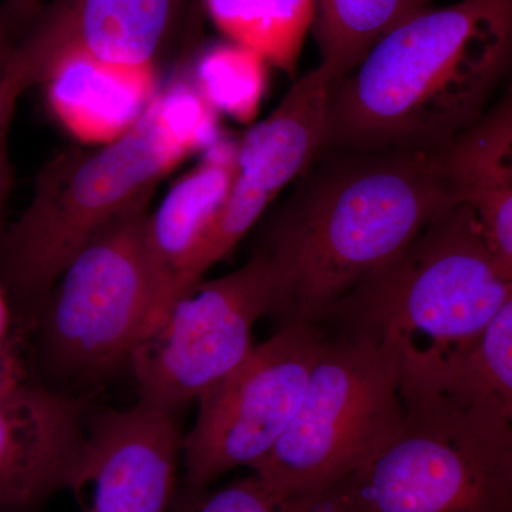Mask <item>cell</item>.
<instances>
[{"label":"cell","mask_w":512,"mask_h":512,"mask_svg":"<svg viewBox=\"0 0 512 512\" xmlns=\"http://www.w3.org/2000/svg\"><path fill=\"white\" fill-rule=\"evenodd\" d=\"M265 229L279 328L318 325L461 201L444 151L322 148Z\"/></svg>","instance_id":"obj_1"},{"label":"cell","mask_w":512,"mask_h":512,"mask_svg":"<svg viewBox=\"0 0 512 512\" xmlns=\"http://www.w3.org/2000/svg\"><path fill=\"white\" fill-rule=\"evenodd\" d=\"M512 67V0L423 9L330 89L323 148L444 151L476 126Z\"/></svg>","instance_id":"obj_2"},{"label":"cell","mask_w":512,"mask_h":512,"mask_svg":"<svg viewBox=\"0 0 512 512\" xmlns=\"http://www.w3.org/2000/svg\"><path fill=\"white\" fill-rule=\"evenodd\" d=\"M218 113L194 83L161 90L116 140L57 154L37 175L28 207L0 237V288L40 306L84 245L140 202L185 158L220 140Z\"/></svg>","instance_id":"obj_3"},{"label":"cell","mask_w":512,"mask_h":512,"mask_svg":"<svg viewBox=\"0 0 512 512\" xmlns=\"http://www.w3.org/2000/svg\"><path fill=\"white\" fill-rule=\"evenodd\" d=\"M476 214L461 200L363 279L318 323L397 359L402 390L446 382L510 298Z\"/></svg>","instance_id":"obj_4"},{"label":"cell","mask_w":512,"mask_h":512,"mask_svg":"<svg viewBox=\"0 0 512 512\" xmlns=\"http://www.w3.org/2000/svg\"><path fill=\"white\" fill-rule=\"evenodd\" d=\"M404 420L359 470L330 485L338 512H512V426L458 383L406 390Z\"/></svg>","instance_id":"obj_5"},{"label":"cell","mask_w":512,"mask_h":512,"mask_svg":"<svg viewBox=\"0 0 512 512\" xmlns=\"http://www.w3.org/2000/svg\"><path fill=\"white\" fill-rule=\"evenodd\" d=\"M150 200L99 232L64 268L39 306L40 383L90 386L113 375L156 318V293L144 249Z\"/></svg>","instance_id":"obj_6"},{"label":"cell","mask_w":512,"mask_h":512,"mask_svg":"<svg viewBox=\"0 0 512 512\" xmlns=\"http://www.w3.org/2000/svg\"><path fill=\"white\" fill-rule=\"evenodd\" d=\"M323 333L298 412L268 456L251 467L284 493L322 490L349 477L396 436L404 420L393 353L369 339Z\"/></svg>","instance_id":"obj_7"},{"label":"cell","mask_w":512,"mask_h":512,"mask_svg":"<svg viewBox=\"0 0 512 512\" xmlns=\"http://www.w3.org/2000/svg\"><path fill=\"white\" fill-rule=\"evenodd\" d=\"M323 338L318 325L279 328L202 394L184 436L183 484L175 500L198 497L222 474L268 456L298 412Z\"/></svg>","instance_id":"obj_8"},{"label":"cell","mask_w":512,"mask_h":512,"mask_svg":"<svg viewBox=\"0 0 512 512\" xmlns=\"http://www.w3.org/2000/svg\"><path fill=\"white\" fill-rule=\"evenodd\" d=\"M272 276L256 254L229 274L198 282L153 323L130 360L140 402L177 413L252 352L256 323L271 315Z\"/></svg>","instance_id":"obj_9"},{"label":"cell","mask_w":512,"mask_h":512,"mask_svg":"<svg viewBox=\"0 0 512 512\" xmlns=\"http://www.w3.org/2000/svg\"><path fill=\"white\" fill-rule=\"evenodd\" d=\"M330 79L316 66L299 77L276 109L237 143L227 202L198 259L202 275L231 254L325 144Z\"/></svg>","instance_id":"obj_10"},{"label":"cell","mask_w":512,"mask_h":512,"mask_svg":"<svg viewBox=\"0 0 512 512\" xmlns=\"http://www.w3.org/2000/svg\"><path fill=\"white\" fill-rule=\"evenodd\" d=\"M178 0H57L0 73V94L15 110L22 94L46 82L57 60L82 52L124 66L154 64Z\"/></svg>","instance_id":"obj_11"},{"label":"cell","mask_w":512,"mask_h":512,"mask_svg":"<svg viewBox=\"0 0 512 512\" xmlns=\"http://www.w3.org/2000/svg\"><path fill=\"white\" fill-rule=\"evenodd\" d=\"M83 397L28 376L0 390V512H25L72 485L86 448Z\"/></svg>","instance_id":"obj_12"},{"label":"cell","mask_w":512,"mask_h":512,"mask_svg":"<svg viewBox=\"0 0 512 512\" xmlns=\"http://www.w3.org/2000/svg\"><path fill=\"white\" fill-rule=\"evenodd\" d=\"M202 153L200 163L173 185L144 224V249L156 293L154 322L201 281L198 259L234 180L237 143L221 137Z\"/></svg>","instance_id":"obj_13"},{"label":"cell","mask_w":512,"mask_h":512,"mask_svg":"<svg viewBox=\"0 0 512 512\" xmlns=\"http://www.w3.org/2000/svg\"><path fill=\"white\" fill-rule=\"evenodd\" d=\"M43 84L56 119L87 144L123 136L161 92L154 64L124 66L82 52L57 60Z\"/></svg>","instance_id":"obj_14"},{"label":"cell","mask_w":512,"mask_h":512,"mask_svg":"<svg viewBox=\"0 0 512 512\" xmlns=\"http://www.w3.org/2000/svg\"><path fill=\"white\" fill-rule=\"evenodd\" d=\"M431 0H316L315 35L319 67L330 84L342 82L390 30Z\"/></svg>","instance_id":"obj_15"},{"label":"cell","mask_w":512,"mask_h":512,"mask_svg":"<svg viewBox=\"0 0 512 512\" xmlns=\"http://www.w3.org/2000/svg\"><path fill=\"white\" fill-rule=\"evenodd\" d=\"M205 6L229 42L295 74L306 35L315 25L316 0H205Z\"/></svg>","instance_id":"obj_16"},{"label":"cell","mask_w":512,"mask_h":512,"mask_svg":"<svg viewBox=\"0 0 512 512\" xmlns=\"http://www.w3.org/2000/svg\"><path fill=\"white\" fill-rule=\"evenodd\" d=\"M268 66L255 50L227 40L205 50L195 67L194 86L217 113L252 123L264 99Z\"/></svg>","instance_id":"obj_17"},{"label":"cell","mask_w":512,"mask_h":512,"mask_svg":"<svg viewBox=\"0 0 512 512\" xmlns=\"http://www.w3.org/2000/svg\"><path fill=\"white\" fill-rule=\"evenodd\" d=\"M446 383L483 394L512 426V293Z\"/></svg>","instance_id":"obj_18"},{"label":"cell","mask_w":512,"mask_h":512,"mask_svg":"<svg viewBox=\"0 0 512 512\" xmlns=\"http://www.w3.org/2000/svg\"><path fill=\"white\" fill-rule=\"evenodd\" d=\"M168 512H336L328 487L284 493L251 474L191 500H175Z\"/></svg>","instance_id":"obj_19"},{"label":"cell","mask_w":512,"mask_h":512,"mask_svg":"<svg viewBox=\"0 0 512 512\" xmlns=\"http://www.w3.org/2000/svg\"><path fill=\"white\" fill-rule=\"evenodd\" d=\"M454 175L512 177V87L476 126L444 150Z\"/></svg>","instance_id":"obj_20"},{"label":"cell","mask_w":512,"mask_h":512,"mask_svg":"<svg viewBox=\"0 0 512 512\" xmlns=\"http://www.w3.org/2000/svg\"><path fill=\"white\" fill-rule=\"evenodd\" d=\"M461 200L476 214L488 247L503 274L512 279V177L454 175Z\"/></svg>","instance_id":"obj_21"},{"label":"cell","mask_w":512,"mask_h":512,"mask_svg":"<svg viewBox=\"0 0 512 512\" xmlns=\"http://www.w3.org/2000/svg\"><path fill=\"white\" fill-rule=\"evenodd\" d=\"M13 110L6 106L5 101L0 94V237H2L3 229V208H5L6 197H8L10 187V170L8 156H6V133L10 119H12Z\"/></svg>","instance_id":"obj_22"},{"label":"cell","mask_w":512,"mask_h":512,"mask_svg":"<svg viewBox=\"0 0 512 512\" xmlns=\"http://www.w3.org/2000/svg\"><path fill=\"white\" fill-rule=\"evenodd\" d=\"M26 377L25 367L13 348L12 340L0 342V390Z\"/></svg>","instance_id":"obj_23"},{"label":"cell","mask_w":512,"mask_h":512,"mask_svg":"<svg viewBox=\"0 0 512 512\" xmlns=\"http://www.w3.org/2000/svg\"><path fill=\"white\" fill-rule=\"evenodd\" d=\"M42 0H5V13L9 19L25 20L39 8Z\"/></svg>","instance_id":"obj_24"},{"label":"cell","mask_w":512,"mask_h":512,"mask_svg":"<svg viewBox=\"0 0 512 512\" xmlns=\"http://www.w3.org/2000/svg\"><path fill=\"white\" fill-rule=\"evenodd\" d=\"M10 328V308L8 296L0 288V342L9 339Z\"/></svg>","instance_id":"obj_25"},{"label":"cell","mask_w":512,"mask_h":512,"mask_svg":"<svg viewBox=\"0 0 512 512\" xmlns=\"http://www.w3.org/2000/svg\"><path fill=\"white\" fill-rule=\"evenodd\" d=\"M13 47L9 45L6 39L5 30L0 25V73L5 69L6 64L9 62V57L12 55Z\"/></svg>","instance_id":"obj_26"}]
</instances>
